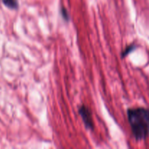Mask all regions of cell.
<instances>
[{"instance_id":"6da1fadb","label":"cell","mask_w":149,"mask_h":149,"mask_svg":"<svg viewBox=\"0 0 149 149\" xmlns=\"http://www.w3.org/2000/svg\"><path fill=\"white\" fill-rule=\"evenodd\" d=\"M127 118L132 133L137 141H143L149 135V110L139 107L129 109Z\"/></svg>"},{"instance_id":"7a4b0ae2","label":"cell","mask_w":149,"mask_h":149,"mask_svg":"<svg viewBox=\"0 0 149 149\" xmlns=\"http://www.w3.org/2000/svg\"><path fill=\"white\" fill-rule=\"evenodd\" d=\"M79 113L81 116L84 122L85 127L88 130H93L94 129V122H93L92 111L87 106L82 105L79 109Z\"/></svg>"},{"instance_id":"3957f363","label":"cell","mask_w":149,"mask_h":149,"mask_svg":"<svg viewBox=\"0 0 149 149\" xmlns=\"http://www.w3.org/2000/svg\"><path fill=\"white\" fill-rule=\"evenodd\" d=\"M3 4L11 10H17L18 8V2L17 0H2Z\"/></svg>"},{"instance_id":"277c9868","label":"cell","mask_w":149,"mask_h":149,"mask_svg":"<svg viewBox=\"0 0 149 149\" xmlns=\"http://www.w3.org/2000/svg\"><path fill=\"white\" fill-rule=\"evenodd\" d=\"M135 48H136V47H135V45H130V46H127L126 47V49H125V50H124L123 52H122V56L123 57V58H124V57L127 56V55L128 54L130 53V52H132V51H133L134 49H135Z\"/></svg>"},{"instance_id":"5b68a950","label":"cell","mask_w":149,"mask_h":149,"mask_svg":"<svg viewBox=\"0 0 149 149\" xmlns=\"http://www.w3.org/2000/svg\"><path fill=\"white\" fill-rule=\"evenodd\" d=\"M61 15H62V17H63L64 20H65L66 21H68L69 20V17H68V13L66 10V9L64 8V7H62L61 10Z\"/></svg>"}]
</instances>
